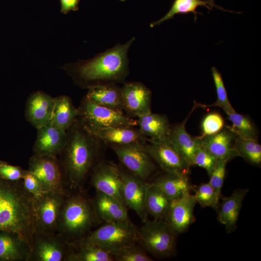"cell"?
Segmentation results:
<instances>
[{"label":"cell","instance_id":"6da1fadb","mask_svg":"<svg viewBox=\"0 0 261 261\" xmlns=\"http://www.w3.org/2000/svg\"><path fill=\"white\" fill-rule=\"evenodd\" d=\"M66 145L59 155L66 188H83L87 177L102 160L103 142L88 131L77 119L67 130Z\"/></svg>","mask_w":261,"mask_h":261},{"label":"cell","instance_id":"7a4b0ae2","mask_svg":"<svg viewBox=\"0 0 261 261\" xmlns=\"http://www.w3.org/2000/svg\"><path fill=\"white\" fill-rule=\"evenodd\" d=\"M134 40L132 37L91 59L65 64L63 69L76 84L83 88L124 83L130 73L128 53Z\"/></svg>","mask_w":261,"mask_h":261},{"label":"cell","instance_id":"3957f363","mask_svg":"<svg viewBox=\"0 0 261 261\" xmlns=\"http://www.w3.org/2000/svg\"><path fill=\"white\" fill-rule=\"evenodd\" d=\"M33 199L21 180L0 177V230L16 233L30 250L35 232Z\"/></svg>","mask_w":261,"mask_h":261},{"label":"cell","instance_id":"277c9868","mask_svg":"<svg viewBox=\"0 0 261 261\" xmlns=\"http://www.w3.org/2000/svg\"><path fill=\"white\" fill-rule=\"evenodd\" d=\"M102 222L95 211L92 199L81 189H67L62 204L57 233L68 244L86 237Z\"/></svg>","mask_w":261,"mask_h":261},{"label":"cell","instance_id":"5b68a950","mask_svg":"<svg viewBox=\"0 0 261 261\" xmlns=\"http://www.w3.org/2000/svg\"><path fill=\"white\" fill-rule=\"evenodd\" d=\"M138 229L137 243L147 252L157 258L173 255L177 234L162 219L147 218Z\"/></svg>","mask_w":261,"mask_h":261},{"label":"cell","instance_id":"8992f818","mask_svg":"<svg viewBox=\"0 0 261 261\" xmlns=\"http://www.w3.org/2000/svg\"><path fill=\"white\" fill-rule=\"evenodd\" d=\"M137 239L138 229L129 219L104 222L80 241L95 245L113 255L125 246L136 244Z\"/></svg>","mask_w":261,"mask_h":261},{"label":"cell","instance_id":"52a82bcc","mask_svg":"<svg viewBox=\"0 0 261 261\" xmlns=\"http://www.w3.org/2000/svg\"><path fill=\"white\" fill-rule=\"evenodd\" d=\"M78 119L87 130L108 127H135L137 119L110 108L98 105L85 96L78 108Z\"/></svg>","mask_w":261,"mask_h":261},{"label":"cell","instance_id":"ba28073f","mask_svg":"<svg viewBox=\"0 0 261 261\" xmlns=\"http://www.w3.org/2000/svg\"><path fill=\"white\" fill-rule=\"evenodd\" d=\"M67 190L48 191L34 196L35 232L56 234L58 217Z\"/></svg>","mask_w":261,"mask_h":261},{"label":"cell","instance_id":"9c48e42d","mask_svg":"<svg viewBox=\"0 0 261 261\" xmlns=\"http://www.w3.org/2000/svg\"><path fill=\"white\" fill-rule=\"evenodd\" d=\"M145 150L165 173L188 176L190 165L169 139L150 140L146 139Z\"/></svg>","mask_w":261,"mask_h":261},{"label":"cell","instance_id":"30bf717a","mask_svg":"<svg viewBox=\"0 0 261 261\" xmlns=\"http://www.w3.org/2000/svg\"><path fill=\"white\" fill-rule=\"evenodd\" d=\"M28 170L37 178L44 192L67 189L57 157L34 154L29 160Z\"/></svg>","mask_w":261,"mask_h":261},{"label":"cell","instance_id":"8fae6325","mask_svg":"<svg viewBox=\"0 0 261 261\" xmlns=\"http://www.w3.org/2000/svg\"><path fill=\"white\" fill-rule=\"evenodd\" d=\"M124 167L143 180H147L156 172L153 160L145 150L144 145H109Z\"/></svg>","mask_w":261,"mask_h":261},{"label":"cell","instance_id":"7c38bea8","mask_svg":"<svg viewBox=\"0 0 261 261\" xmlns=\"http://www.w3.org/2000/svg\"><path fill=\"white\" fill-rule=\"evenodd\" d=\"M90 183L96 191L110 196L127 207L123 200V183L117 164L102 160L92 169Z\"/></svg>","mask_w":261,"mask_h":261},{"label":"cell","instance_id":"4fadbf2b","mask_svg":"<svg viewBox=\"0 0 261 261\" xmlns=\"http://www.w3.org/2000/svg\"><path fill=\"white\" fill-rule=\"evenodd\" d=\"M123 183L122 196L127 207L133 210L144 222L147 218L145 200L146 182L134 174L122 164L117 165Z\"/></svg>","mask_w":261,"mask_h":261},{"label":"cell","instance_id":"5bb4252c","mask_svg":"<svg viewBox=\"0 0 261 261\" xmlns=\"http://www.w3.org/2000/svg\"><path fill=\"white\" fill-rule=\"evenodd\" d=\"M69 249V244L57 234L35 232L29 261H66Z\"/></svg>","mask_w":261,"mask_h":261},{"label":"cell","instance_id":"9a60e30c","mask_svg":"<svg viewBox=\"0 0 261 261\" xmlns=\"http://www.w3.org/2000/svg\"><path fill=\"white\" fill-rule=\"evenodd\" d=\"M121 90L123 111L128 116L138 118L151 112V92L143 83L124 82Z\"/></svg>","mask_w":261,"mask_h":261},{"label":"cell","instance_id":"2e32d148","mask_svg":"<svg viewBox=\"0 0 261 261\" xmlns=\"http://www.w3.org/2000/svg\"><path fill=\"white\" fill-rule=\"evenodd\" d=\"M196 203L194 194L190 191L172 201L164 220L177 234L187 231L194 221Z\"/></svg>","mask_w":261,"mask_h":261},{"label":"cell","instance_id":"e0dca14e","mask_svg":"<svg viewBox=\"0 0 261 261\" xmlns=\"http://www.w3.org/2000/svg\"><path fill=\"white\" fill-rule=\"evenodd\" d=\"M54 98L41 90L29 96L26 102L25 116L26 120L36 129L49 123L54 107Z\"/></svg>","mask_w":261,"mask_h":261},{"label":"cell","instance_id":"ac0fdd59","mask_svg":"<svg viewBox=\"0 0 261 261\" xmlns=\"http://www.w3.org/2000/svg\"><path fill=\"white\" fill-rule=\"evenodd\" d=\"M37 130L32 148L34 154L58 157L66 145L67 130L56 128L50 123Z\"/></svg>","mask_w":261,"mask_h":261},{"label":"cell","instance_id":"d6986e66","mask_svg":"<svg viewBox=\"0 0 261 261\" xmlns=\"http://www.w3.org/2000/svg\"><path fill=\"white\" fill-rule=\"evenodd\" d=\"M231 126H225L218 132L210 135L201 136L203 146L217 159H225L229 161L240 157L234 148L237 137Z\"/></svg>","mask_w":261,"mask_h":261},{"label":"cell","instance_id":"ffe728a7","mask_svg":"<svg viewBox=\"0 0 261 261\" xmlns=\"http://www.w3.org/2000/svg\"><path fill=\"white\" fill-rule=\"evenodd\" d=\"M87 131L108 146L144 145L146 140L135 127H108Z\"/></svg>","mask_w":261,"mask_h":261},{"label":"cell","instance_id":"44dd1931","mask_svg":"<svg viewBox=\"0 0 261 261\" xmlns=\"http://www.w3.org/2000/svg\"><path fill=\"white\" fill-rule=\"evenodd\" d=\"M91 199L96 213L102 222H119L130 219L127 207L116 199L98 191Z\"/></svg>","mask_w":261,"mask_h":261},{"label":"cell","instance_id":"7402d4cb","mask_svg":"<svg viewBox=\"0 0 261 261\" xmlns=\"http://www.w3.org/2000/svg\"><path fill=\"white\" fill-rule=\"evenodd\" d=\"M30 248L14 232L0 230V261H29Z\"/></svg>","mask_w":261,"mask_h":261},{"label":"cell","instance_id":"603a6c76","mask_svg":"<svg viewBox=\"0 0 261 261\" xmlns=\"http://www.w3.org/2000/svg\"><path fill=\"white\" fill-rule=\"evenodd\" d=\"M248 188H238L232 194L222 198L218 212V220L224 225L227 233L233 232L237 228V222Z\"/></svg>","mask_w":261,"mask_h":261},{"label":"cell","instance_id":"cb8c5ba5","mask_svg":"<svg viewBox=\"0 0 261 261\" xmlns=\"http://www.w3.org/2000/svg\"><path fill=\"white\" fill-rule=\"evenodd\" d=\"M137 127L141 134L150 140L168 139L171 126L165 115L151 112L137 119Z\"/></svg>","mask_w":261,"mask_h":261},{"label":"cell","instance_id":"d4e9b609","mask_svg":"<svg viewBox=\"0 0 261 261\" xmlns=\"http://www.w3.org/2000/svg\"><path fill=\"white\" fill-rule=\"evenodd\" d=\"M187 120L171 127L168 139L191 166L194 155L202 141L201 136L193 137L187 132L185 128Z\"/></svg>","mask_w":261,"mask_h":261},{"label":"cell","instance_id":"484cf974","mask_svg":"<svg viewBox=\"0 0 261 261\" xmlns=\"http://www.w3.org/2000/svg\"><path fill=\"white\" fill-rule=\"evenodd\" d=\"M85 97L102 106L123 112L121 87L116 84L93 86L87 88Z\"/></svg>","mask_w":261,"mask_h":261},{"label":"cell","instance_id":"4316f807","mask_svg":"<svg viewBox=\"0 0 261 261\" xmlns=\"http://www.w3.org/2000/svg\"><path fill=\"white\" fill-rule=\"evenodd\" d=\"M55 104L49 122L54 127L67 130L77 119L79 115L72 99L67 95L54 98Z\"/></svg>","mask_w":261,"mask_h":261},{"label":"cell","instance_id":"83f0119b","mask_svg":"<svg viewBox=\"0 0 261 261\" xmlns=\"http://www.w3.org/2000/svg\"><path fill=\"white\" fill-rule=\"evenodd\" d=\"M66 261H114V258L111 253L101 247L80 241L69 244Z\"/></svg>","mask_w":261,"mask_h":261},{"label":"cell","instance_id":"f1b7e54d","mask_svg":"<svg viewBox=\"0 0 261 261\" xmlns=\"http://www.w3.org/2000/svg\"><path fill=\"white\" fill-rule=\"evenodd\" d=\"M172 200L153 182H147L145 195V207L147 214L154 219L164 220Z\"/></svg>","mask_w":261,"mask_h":261},{"label":"cell","instance_id":"f546056e","mask_svg":"<svg viewBox=\"0 0 261 261\" xmlns=\"http://www.w3.org/2000/svg\"><path fill=\"white\" fill-rule=\"evenodd\" d=\"M152 182L172 201L182 196L191 189L188 176L166 173Z\"/></svg>","mask_w":261,"mask_h":261},{"label":"cell","instance_id":"4dcf8cb0","mask_svg":"<svg viewBox=\"0 0 261 261\" xmlns=\"http://www.w3.org/2000/svg\"><path fill=\"white\" fill-rule=\"evenodd\" d=\"M199 6H204L208 10H212L213 7L222 11L234 12L225 10L222 7L216 5L215 0H174L173 3L168 13L158 21L150 24L151 28L158 26L166 20L173 18L176 14H186L192 13L194 14L195 21H196L197 14H201L196 11Z\"/></svg>","mask_w":261,"mask_h":261},{"label":"cell","instance_id":"1f68e13d","mask_svg":"<svg viewBox=\"0 0 261 261\" xmlns=\"http://www.w3.org/2000/svg\"><path fill=\"white\" fill-rule=\"evenodd\" d=\"M234 148L240 157L255 165L261 163V146L258 139H246L237 136Z\"/></svg>","mask_w":261,"mask_h":261},{"label":"cell","instance_id":"d6a6232c","mask_svg":"<svg viewBox=\"0 0 261 261\" xmlns=\"http://www.w3.org/2000/svg\"><path fill=\"white\" fill-rule=\"evenodd\" d=\"M226 115L227 119L232 122L231 127L237 136L243 138L258 139L256 128L247 116L236 112Z\"/></svg>","mask_w":261,"mask_h":261},{"label":"cell","instance_id":"836d02e7","mask_svg":"<svg viewBox=\"0 0 261 261\" xmlns=\"http://www.w3.org/2000/svg\"><path fill=\"white\" fill-rule=\"evenodd\" d=\"M211 71L216 87L217 98L216 101L214 103L209 105H204V106H218L221 108L226 114L235 112V111L229 100L227 91L221 74L215 67L212 68Z\"/></svg>","mask_w":261,"mask_h":261},{"label":"cell","instance_id":"e575fe53","mask_svg":"<svg viewBox=\"0 0 261 261\" xmlns=\"http://www.w3.org/2000/svg\"><path fill=\"white\" fill-rule=\"evenodd\" d=\"M191 189L194 190L195 199L202 207H210L218 209L220 198L209 182L202 183Z\"/></svg>","mask_w":261,"mask_h":261},{"label":"cell","instance_id":"d590c367","mask_svg":"<svg viewBox=\"0 0 261 261\" xmlns=\"http://www.w3.org/2000/svg\"><path fill=\"white\" fill-rule=\"evenodd\" d=\"M114 261H152L145 251L136 244L125 246L113 254Z\"/></svg>","mask_w":261,"mask_h":261},{"label":"cell","instance_id":"8d00e7d4","mask_svg":"<svg viewBox=\"0 0 261 261\" xmlns=\"http://www.w3.org/2000/svg\"><path fill=\"white\" fill-rule=\"evenodd\" d=\"M217 160L215 157L203 146L201 142L194 155L191 165H197L204 169L210 177L215 168Z\"/></svg>","mask_w":261,"mask_h":261},{"label":"cell","instance_id":"74e56055","mask_svg":"<svg viewBox=\"0 0 261 261\" xmlns=\"http://www.w3.org/2000/svg\"><path fill=\"white\" fill-rule=\"evenodd\" d=\"M224 126L222 116L217 113H211L205 116L202 121L203 136L210 135L219 131Z\"/></svg>","mask_w":261,"mask_h":261},{"label":"cell","instance_id":"f35d334b","mask_svg":"<svg viewBox=\"0 0 261 261\" xmlns=\"http://www.w3.org/2000/svg\"><path fill=\"white\" fill-rule=\"evenodd\" d=\"M229 160L225 159H218L215 168L212 172L209 183L215 189L219 198L221 197V192L223 187L226 166Z\"/></svg>","mask_w":261,"mask_h":261},{"label":"cell","instance_id":"ab89813d","mask_svg":"<svg viewBox=\"0 0 261 261\" xmlns=\"http://www.w3.org/2000/svg\"><path fill=\"white\" fill-rule=\"evenodd\" d=\"M25 170L18 166L8 164L6 162L0 164V177L11 181L22 180Z\"/></svg>","mask_w":261,"mask_h":261},{"label":"cell","instance_id":"60d3db41","mask_svg":"<svg viewBox=\"0 0 261 261\" xmlns=\"http://www.w3.org/2000/svg\"><path fill=\"white\" fill-rule=\"evenodd\" d=\"M22 182L25 189L34 196L44 192L37 178L28 170H25Z\"/></svg>","mask_w":261,"mask_h":261},{"label":"cell","instance_id":"b9f144b4","mask_svg":"<svg viewBox=\"0 0 261 261\" xmlns=\"http://www.w3.org/2000/svg\"><path fill=\"white\" fill-rule=\"evenodd\" d=\"M61 4L60 12L67 14L71 11H77L80 0H60Z\"/></svg>","mask_w":261,"mask_h":261},{"label":"cell","instance_id":"7bdbcfd3","mask_svg":"<svg viewBox=\"0 0 261 261\" xmlns=\"http://www.w3.org/2000/svg\"><path fill=\"white\" fill-rule=\"evenodd\" d=\"M5 162H6L4 161H2V160H0V164L4 163Z\"/></svg>","mask_w":261,"mask_h":261},{"label":"cell","instance_id":"ee69618b","mask_svg":"<svg viewBox=\"0 0 261 261\" xmlns=\"http://www.w3.org/2000/svg\"><path fill=\"white\" fill-rule=\"evenodd\" d=\"M120 0L121 1H125L126 0Z\"/></svg>","mask_w":261,"mask_h":261}]
</instances>
